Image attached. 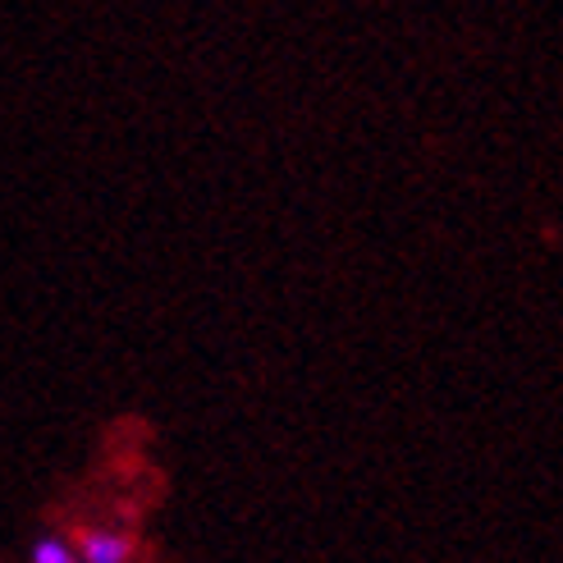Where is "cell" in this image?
<instances>
[{
    "label": "cell",
    "mask_w": 563,
    "mask_h": 563,
    "mask_svg": "<svg viewBox=\"0 0 563 563\" xmlns=\"http://www.w3.org/2000/svg\"><path fill=\"white\" fill-rule=\"evenodd\" d=\"M129 537H120V531H88L82 537V550H78V559L82 563H124L129 559Z\"/></svg>",
    "instance_id": "obj_1"
},
{
    "label": "cell",
    "mask_w": 563,
    "mask_h": 563,
    "mask_svg": "<svg viewBox=\"0 0 563 563\" xmlns=\"http://www.w3.org/2000/svg\"><path fill=\"white\" fill-rule=\"evenodd\" d=\"M33 563H82L65 541H55V537H46V541H37L33 545Z\"/></svg>",
    "instance_id": "obj_2"
}]
</instances>
